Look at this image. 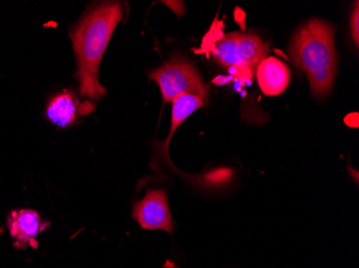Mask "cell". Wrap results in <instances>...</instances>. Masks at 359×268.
<instances>
[{
	"label": "cell",
	"instance_id": "1",
	"mask_svg": "<svg viewBox=\"0 0 359 268\" xmlns=\"http://www.w3.org/2000/svg\"><path fill=\"white\" fill-rule=\"evenodd\" d=\"M124 7L121 3H102L88 10L70 32L76 58V76L81 97L100 100L107 90L98 80L100 66L113 32L122 22Z\"/></svg>",
	"mask_w": 359,
	"mask_h": 268
},
{
	"label": "cell",
	"instance_id": "2",
	"mask_svg": "<svg viewBox=\"0 0 359 268\" xmlns=\"http://www.w3.org/2000/svg\"><path fill=\"white\" fill-rule=\"evenodd\" d=\"M334 31L332 24L313 19L299 28L290 43V58L306 74L312 94L318 99L328 96L336 80Z\"/></svg>",
	"mask_w": 359,
	"mask_h": 268
},
{
	"label": "cell",
	"instance_id": "3",
	"mask_svg": "<svg viewBox=\"0 0 359 268\" xmlns=\"http://www.w3.org/2000/svg\"><path fill=\"white\" fill-rule=\"evenodd\" d=\"M215 62L233 76L251 80L269 54V44L255 32H229L209 46Z\"/></svg>",
	"mask_w": 359,
	"mask_h": 268
},
{
	"label": "cell",
	"instance_id": "4",
	"mask_svg": "<svg viewBox=\"0 0 359 268\" xmlns=\"http://www.w3.org/2000/svg\"><path fill=\"white\" fill-rule=\"evenodd\" d=\"M149 78L158 84L165 104L182 94H194L208 100V88L195 64L175 55L163 66L152 70Z\"/></svg>",
	"mask_w": 359,
	"mask_h": 268
},
{
	"label": "cell",
	"instance_id": "5",
	"mask_svg": "<svg viewBox=\"0 0 359 268\" xmlns=\"http://www.w3.org/2000/svg\"><path fill=\"white\" fill-rule=\"evenodd\" d=\"M133 218L144 230H163L169 234L175 231L168 195L164 189H149L144 197L135 203Z\"/></svg>",
	"mask_w": 359,
	"mask_h": 268
},
{
	"label": "cell",
	"instance_id": "6",
	"mask_svg": "<svg viewBox=\"0 0 359 268\" xmlns=\"http://www.w3.org/2000/svg\"><path fill=\"white\" fill-rule=\"evenodd\" d=\"M7 225L10 235L15 239V247L19 249L37 248L36 237L50 227V223L42 219L34 209L12 211L8 216Z\"/></svg>",
	"mask_w": 359,
	"mask_h": 268
},
{
	"label": "cell",
	"instance_id": "7",
	"mask_svg": "<svg viewBox=\"0 0 359 268\" xmlns=\"http://www.w3.org/2000/svg\"><path fill=\"white\" fill-rule=\"evenodd\" d=\"M93 110V104L88 102L82 104L74 92L65 90L50 99L46 115L52 124L60 128H67L76 124L79 116L88 114Z\"/></svg>",
	"mask_w": 359,
	"mask_h": 268
},
{
	"label": "cell",
	"instance_id": "8",
	"mask_svg": "<svg viewBox=\"0 0 359 268\" xmlns=\"http://www.w3.org/2000/svg\"><path fill=\"white\" fill-rule=\"evenodd\" d=\"M255 76L260 90L268 97L280 96L290 85V70L276 57H267L260 62Z\"/></svg>",
	"mask_w": 359,
	"mask_h": 268
},
{
	"label": "cell",
	"instance_id": "9",
	"mask_svg": "<svg viewBox=\"0 0 359 268\" xmlns=\"http://www.w3.org/2000/svg\"><path fill=\"white\" fill-rule=\"evenodd\" d=\"M207 104V100L199 96L194 94H182L177 97L172 101V111H171V128L168 138L163 143L165 152H168L169 144L175 134V130L179 128L191 114L203 108Z\"/></svg>",
	"mask_w": 359,
	"mask_h": 268
},
{
	"label": "cell",
	"instance_id": "10",
	"mask_svg": "<svg viewBox=\"0 0 359 268\" xmlns=\"http://www.w3.org/2000/svg\"><path fill=\"white\" fill-rule=\"evenodd\" d=\"M351 34H352L353 40L355 44L359 43V5L358 1L355 3V9L351 16Z\"/></svg>",
	"mask_w": 359,
	"mask_h": 268
}]
</instances>
